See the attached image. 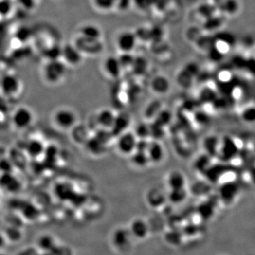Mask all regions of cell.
I'll return each instance as SVG.
<instances>
[{
    "label": "cell",
    "instance_id": "1",
    "mask_svg": "<svg viewBox=\"0 0 255 255\" xmlns=\"http://www.w3.org/2000/svg\"><path fill=\"white\" fill-rule=\"evenodd\" d=\"M67 73V64L63 60H47L43 68L44 80L50 85H57L65 78Z\"/></svg>",
    "mask_w": 255,
    "mask_h": 255
},
{
    "label": "cell",
    "instance_id": "2",
    "mask_svg": "<svg viewBox=\"0 0 255 255\" xmlns=\"http://www.w3.org/2000/svg\"><path fill=\"white\" fill-rule=\"evenodd\" d=\"M133 238L129 228L119 227L112 233V245L120 253H126L131 248Z\"/></svg>",
    "mask_w": 255,
    "mask_h": 255
},
{
    "label": "cell",
    "instance_id": "3",
    "mask_svg": "<svg viewBox=\"0 0 255 255\" xmlns=\"http://www.w3.org/2000/svg\"><path fill=\"white\" fill-rule=\"evenodd\" d=\"M54 121L56 127L62 130H71L77 124V116L71 109L60 108L54 113Z\"/></svg>",
    "mask_w": 255,
    "mask_h": 255
},
{
    "label": "cell",
    "instance_id": "4",
    "mask_svg": "<svg viewBox=\"0 0 255 255\" xmlns=\"http://www.w3.org/2000/svg\"><path fill=\"white\" fill-rule=\"evenodd\" d=\"M138 138L134 132L127 131L118 136L116 147L120 153L124 155H131L136 151Z\"/></svg>",
    "mask_w": 255,
    "mask_h": 255
},
{
    "label": "cell",
    "instance_id": "5",
    "mask_svg": "<svg viewBox=\"0 0 255 255\" xmlns=\"http://www.w3.org/2000/svg\"><path fill=\"white\" fill-rule=\"evenodd\" d=\"M73 43L80 50L82 54H86V55H97L103 48L102 40L90 39L81 36L80 35Z\"/></svg>",
    "mask_w": 255,
    "mask_h": 255
},
{
    "label": "cell",
    "instance_id": "6",
    "mask_svg": "<svg viewBox=\"0 0 255 255\" xmlns=\"http://www.w3.org/2000/svg\"><path fill=\"white\" fill-rule=\"evenodd\" d=\"M21 81L14 74H6L1 80V92L6 97H14L21 90Z\"/></svg>",
    "mask_w": 255,
    "mask_h": 255
},
{
    "label": "cell",
    "instance_id": "7",
    "mask_svg": "<svg viewBox=\"0 0 255 255\" xmlns=\"http://www.w3.org/2000/svg\"><path fill=\"white\" fill-rule=\"evenodd\" d=\"M138 40L136 33L124 31L117 36L116 40V48L121 54L132 53L136 48Z\"/></svg>",
    "mask_w": 255,
    "mask_h": 255
},
{
    "label": "cell",
    "instance_id": "8",
    "mask_svg": "<svg viewBox=\"0 0 255 255\" xmlns=\"http://www.w3.org/2000/svg\"><path fill=\"white\" fill-rule=\"evenodd\" d=\"M12 124L18 129L27 128L34 121V114L30 109L27 107H18L12 116Z\"/></svg>",
    "mask_w": 255,
    "mask_h": 255
},
{
    "label": "cell",
    "instance_id": "9",
    "mask_svg": "<svg viewBox=\"0 0 255 255\" xmlns=\"http://www.w3.org/2000/svg\"><path fill=\"white\" fill-rule=\"evenodd\" d=\"M239 192L238 183L234 181L225 182L219 187V199L225 204H231L236 200Z\"/></svg>",
    "mask_w": 255,
    "mask_h": 255
},
{
    "label": "cell",
    "instance_id": "10",
    "mask_svg": "<svg viewBox=\"0 0 255 255\" xmlns=\"http://www.w3.org/2000/svg\"><path fill=\"white\" fill-rule=\"evenodd\" d=\"M83 54L74 43H68L62 46V57L64 62L69 66H78L82 63Z\"/></svg>",
    "mask_w": 255,
    "mask_h": 255
},
{
    "label": "cell",
    "instance_id": "11",
    "mask_svg": "<svg viewBox=\"0 0 255 255\" xmlns=\"http://www.w3.org/2000/svg\"><path fill=\"white\" fill-rule=\"evenodd\" d=\"M104 72L112 79H118L121 77L123 70L119 57L116 56H108L105 59L103 63Z\"/></svg>",
    "mask_w": 255,
    "mask_h": 255
},
{
    "label": "cell",
    "instance_id": "12",
    "mask_svg": "<svg viewBox=\"0 0 255 255\" xmlns=\"http://www.w3.org/2000/svg\"><path fill=\"white\" fill-rule=\"evenodd\" d=\"M146 200L149 206L158 209L164 204L167 200V195L159 188L153 187L146 193Z\"/></svg>",
    "mask_w": 255,
    "mask_h": 255
},
{
    "label": "cell",
    "instance_id": "13",
    "mask_svg": "<svg viewBox=\"0 0 255 255\" xmlns=\"http://www.w3.org/2000/svg\"><path fill=\"white\" fill-rule=\"evenodd\" d=\"M129 229L131 232L133 237L139 240H143L148 237L150 233V226L147 221L143 219H134L130 223Z\"/></svg>",
    "mask_w": 255,
    "mask_h": 255
},
{
    "label": "cell",
    "instance_id": "14",
    "mask_svg": "<svg viewBox=\"0 0 255 255\" xmlns=\"http://www.w3.org/2000/svg\"><path fill=\"white\" fill-rule=\"evenodd\" d=\"M117 114L114 113L113 110L110 109H102L100 111L96 113V122H97L99 128L108 129L111 130L115 121H116Z\"/></svg>",
    "mask_w": 255,
    "mask_h": 255
},
{
    "label": "cell",
    "instance_id": "15",
    "mask_svg": "<svg viewBox=\"0 0 255 255\" xmlns=\"http://www.w3.org/2000/svg\"><path fill=\"white\" fill-rule=\"evenodd\" d=\"M46 147L43 141L37 138H33L28 141L25 144L24 150L26 155L36 160L43 156L46 151Z\"/></svg>",
    "mask_w": 255,
    "mask_h": 255
},
{
    "label": "cell",
    "instance_id": "16",
    "mask_svg": "<svg viewBox=\"0 0 255 255\" xmlns=\"http://www.w3.org/2000/svg\"><path fill=\"white\" fill-rule=\"evenodd\" d=\"M238 152V147L234 141L230 138H225L223 141H220V148L219 154L222 159L226 160H232L237 155Z\"/></svg>",
    "mask_w": 255,
    "mask_h": 255
},
{
    "label": "cell",
    "instance_id": "17",
    "mask_svg": "<svg viewBox=\"0 0 255 255\" xmlns=\"http://www.w3.org/2000/svg\"><path fill=\"white\" fill-rule=\"evenodd\" d=\"M71 138L76 144L85 146L90 137V128L84 124H76L71 130Z\"/></svg>",
    "mask_w": 255,
    "mask_h": 255
},
{
    "label": "cell",
    "instance_id": "18",
    "mask_svg": "<svg viewBox=\"0 0 255 255\" xmlns=\"http://www.w3.org/2000/svg\"><path fill=\"white\" fill-rule=\"evenodd\" d=\"M147 155L150 163L158 164L161 163L164 157V150L160 141H150L148 149L147 150Z\"/></svg>",
    "mask_w": 255,
    "mask_h": 255
},
{
    "label": "cell",
    "instance_id": "19",
    "mask_svg": "<svg viewBox=\"0 0 255 255\" xmlns=\"http://www.w3.org/2000/svg\"><path fill=\"white\" fill-rule=\"evenodd\" d=\"M130 121L131 119L128 113L124 112L117 114L114 125L111 130L113 136L118 137L127 131L128 128L130 124Z\"/></svg>",
    "mask_w": 255,
    "mask_h": 255
},
{
    "label": "cell",
    "instance_id": "20",
    "mask_svg": "<svg viewBox=\"0 0 255 255\" xmlns=\"http://www.w3.org/2000/svg\"><path fill=\"white\" fill-rule=\"evenodd\" d=\"M84 146L90 154L95 156L103 155L104 152L107 151L108 147V146L102 142L96 136L90 137L88 142Z\"/></svg>",
    "mask_w": 255,
    "mask_h": 255
},
{
    "label": "cell",
    "instance_id": "21",
    "mask_svg": "<svg viewBox=\"0 0 255 255\" xmlns=\"http://www.w3.org/2000/svg\"><path fill=\"white\" fill-rule=\"evenodd\" d=\"M1 187L11 193L18 192L21 189V183L15 175L11 173H2L1 177Z\"/></svg>",
    "mask_w": 255,
    "mask_h": 255
},
{
    "label": "cell",
    "instance_id": "22",
    "mask_svg": "<svg viewBox=\"0 0 255 255\" xmlns=\"http://www.w3.org/2000/svg\"><path fill=\"white\" fill-rule=\"evenodd\" d=\"M170 85L169 80L163 75L154 77L150 82V88L155 94L163 95L169 91Z\"/></svg>",
    "mask_w": 255,
    "mask_h": 255
},
{
    "label": "cell",
    "instance_id": "23",
    "mask_svg": "<svg viewBox=\"0 0 255 255\" xmlns=\"http://www.w3.org/2000/svg\"><path fill=\"white\" fill-rule=\"evenodd\" d=\"M57 243V239L54 236L51 234H43L37 239L36 247L40 251H54Z\"/></svg>",
    "mask_w": 255,
    "mask_h": 255
},
{
    "label": "cell",
    "instance_id": "24",
    "mask_svg": "<svg viewBox=\"0 0 255 255\" xmlns=\"http://www.w3.org/2000/svg\"><path fill=\"white\" fill-rule=\"evenodd\" d=\"M167 183L169 189L186 188V178L180 171L174 170L167 176Z\"/></svg>",
    "mask_w": 255,
    "mask_h": 255
},
{
    "label": "cell",
    "instance_id": "25",
    "mask_svg": "<svg viewBox=\"0 0 255 255\" xmlns=\"http://www.w3.org/2000/svg\"><path fill=\"white\" fill-rule=\"evenodd\" d=\"M79 35L90 39L101 40L102 31L96 25L88 24L83 25L79 31Z\"/></svg>",
    "mask_w": 255,
    "mask_h": 255
},
{
    "label": "cell",
    "instance_id": "26",
    "mask_svg": "<svg viewBox=\"0 0 255 255\" xmlns=\"http://www.w3.org/2000/svg\"><path fill=\"white\" fill-rule=\"evenodd\" d=\"M2 233L7 237L8 242L12 243L20 242L23 239V236H24L21 227L15 226V225H8L6 227L4 231H2Z\"/></svg>",
    "mask_w": 255,
    "mask_h": 255
},
{
    "label": "cell",
    "instance_id": "27",
    "mask_svg": "<svg viewBox=\"0 0 255 255\" xmlns=\"http://www.w3.org/2000/svg\"><path fill=\"white\" fill-rule=\"evenodd\" d=\"M197 213L200 219L204 220L211 219L215 213V207L210 201H203L200 203L197 208Z\"/></svg>",
    "mask_w": 255,
    "mask_h": 255
},
{
    "label": "cell",
    "instance_id": "28",
    "mask_svg": "<svg viewBox=\"0 0 255 255\" xmlns=\"http://www.w3.org/2000/svg\"><path fill=\"white\" fill-rule=\"evenodd\" d=\"M130 160L131 163L138 168H145L150 163L148 155L146 152L135 151L130 155Z\"/></svg>",
    "mask_w": 255,
    "mask_h": 255
},
{
    "label": "cell",
    "instance_id": "29",
    "mask_svg": "<svg viewBox=\"0 0 255 255\" xmlns=\"http://www.w3.org/2000/svg\"><path fill=\"white\" fill-rule=\"evenodd\" d=\"M187 197V190L186 188L178 189H170L167 194V200L173 204L182 203Z\"/></svg>",
    "mask_w": 255,
    "mask_h": 255
},
{
    "label": "cell",
    "instance_id": "30",
    "mask_svg": "<svg viewBox=\"0 0 255 255\" xmlns=\"http://www.w3.org/2000/svg\"><path fill=\"white\" fill-rule=\"evenodd\" d=\"M43 55L47 60H59L62 57V46L51 45L43 51Z\"/></svg>",
    "mask_w": 255,
    "mask_h": 255
},
{
    "label": "cell",
    "instance_id": "31",
    "mask_svg": "<svg viewBox=\"0 0 255 255\" xmlns=\"http://www.w3.org/2000/svg\"><path fill=\"white\" fill-rule=\"evenodd\" d=\"M147 63L143 57H135L134 63L132 67L131 71L137 76L144 75L147 71Z\"/></svg>",
    "mask_w": 255,
    "mask_h": 255
},
{
    "label": "cell",
    "instance_id": "32",
    "mask_svg": "<svg viewBox=\"0 0 255 255\" xmlns=\"http://www.w3.org/2000/svg\"><path fill=\"white\" fill-rule=\"evenodd\" d=\"M93 5L101 12H109L116 6L117 0H91Z\"/></svg>",
    "mask_w": 255,
    "mask_h": 255
},
{
    "label": "cell",
    "instance_id": "33",
    "mask_svg": "<svg viewBox=\"0 0 255 255\" xmlns=\"http://www.w3.org/2000/svg\"><path fill=\"white\" fill-rule=\"evenodd\" d=\"M134 133L138 139H147L150 137V125L147 123H139L135 128Z\"/></svg>",
    "mask_w": 255,
    "mask_h": 255
},
{
    "label": "cell",
    "instance_id": "34",
    "mask_svg": "<svg viewBox=\"0 0 255 255\" xmlns=\"http://www.w3.org/2000/svg\"><path fill=\"white\" fill-rule=\"evenodd\" d=\"M220 142L215 137H209L205 141L204 146L208 155L212 154H219L220 148Z\"/></svg>",
    "mask_w": 255,
    "mask_h": 255
},
{
    "label": "cell",
    "instance_id": "35",
    "mask_svg": "<svg viewBox=\"0 0 255 255\" xmlns=\"http://www.w3.org/2000/svg\"><path fill=\"white\" fill-rule=\"evenodd\" d=\"M134 56L132 55L131 53H122L119 56L120 63L122 66L123 70H130L131 71L133 63L135 60Z\"/></svg>",
    "mask_w": 255,
    "mask_h": 255
},
{
    "label": "cell",
    "instance_id": "36",
    "mask_svg": "<svg viewBox=\"0 0 255 255\" xmlns=\"http://www.w3.org/2000/svg\"><path fill=\"white\" fill-rule=\"evenodd\" d=\"M164 136V127H162L161 125L153 121V123L150 125V137L154 141H160V140H161Z\"/></svg>",
    "mask_w": 255,
    "mask_h": 255
},
{
    "label": "cell",
    "instance_id": "37",
    "mask_svg": "<svg viewBox=\"0 0 255 255\" xmlns=\"http://www.w3.org/2000/svg\"><path fill=\"white\" fill-rule=\"evenodd\" d=\"M160 111H161V105L160 102H152V103L147 106L146 108L145 115L148 119L154 118L155 119Z\"/></svg>",
    "mask_w": 255,
    "mask_h": 255
},
{
    "label": "cell",
    "instance_id": "38",
    "mask_svg": "<svg viewBox=\"0 0 255 255\" xmlns=\"http://www.w3.org/2000/svg\"><path fill=\"white\" fill-rule=\"evenodd\" d=\"M241 118L242 121L247 124H254L255 123V107H248L244 109Z\"/></svg>",
    "mask_w": 255,
    "mask_h": 255
},
{
    "label": "cell",
    "instance_id": "39",
    "mask_svg": "<svg viewBox=\"0 0 255 255\" xmlns=\"http://www.w3.org/2000/svg\"><path fill=\"white\" fill-rule=\"evenodd\" d=\"M171 120V114L169 111L166 110H161L157 115L155 119H154V122L161 125L162 127H165Z\"/></svg>",
    "mask_w": 255,
    "mask_h": 255
},
{
    "label": "cell",
    "instance_id": "40",
    "mask_svg": "<svg viewBox=\"0 0 255 255\" xmlns=\"http://www.w3.org/2000/svg\"><path fill=\"white\" fill-rule=\"evenodd\" d=\"M136 8L141 12L149 10L154 5V0H132Z\"/></svg>",
    "mask_w": 255,
    "mask_h": 255
},
{
    "label": "cell",
    "instance_id": "41",
    "mask_svg": "<svg viewBox=\"0 0 255 255\" xmlns=\"http://www.w3.org/2000/svg\"><path fill=\"white\" fill-rule=\"evenodd\" d=\"M200 99L201 101L204 102L205 103H211L210 102H214L216 101V96L215 92L213 91L212 89L206 88L205 90H202L201 93L200 94ZM203 102V103H204Z\"/></svg>",
    "mask_w": 255,
    "mask_h": 255
},
{
    "label": "cell",
    "instance_id": "42",
    "mask_svg": "<svg viewBox=\"0 0 255 255\" xmlns=\"http://www.w3.org/2000/svg\"><path fill=\"white\" fill-rule=\"evenodd\" d=\"M210 159H211L210 155L207 154V155H203V157L197 160L195 166L197 169H199L198 171H203V172L207 171L208 168L210 167V164H211Z\"/></svg>",
    "mask_w": 255,
    "mask_h": 255
},
{
    "label": "cell",
    "instance_id": "43",
    "mask_svg": "<svg viewBox=\"0 0 255 255\" xmlns=\"http://www.w3.org/2000/svg\"><path fill=\"white\" fill-rule=\"evenodd\" d=\"M13 4L12 0H1V16L7 17L12 12Z\"/></svg>",
    "mask_w": 255,
    "mask_h": 255
},
{
    "label": "cell",
    "instance_id": "44",
    "mask_svg": "<svg viewBox=\"0 0 255 255\" xmlns=\"http://www.w3.org/2000/svg\"><path fill=\"white\" fill-rule=\"evenodd\" d=\"M14 164L10 158H2L1 161V169L2 173H11L13 170Z\"/></svg>",
    "mask_w": 255,
    "mask_h": 255
},
{
    "label": "cell",
    "instance_id": "45",
    "mask_svg": "<svg viewBox=\"0 0 255 255\" xmlns=\"http://www.w3.org/2000/svg\"><path fill=\"white\" fill-rule=\"evenodd\" d=\"M30 36L31 32L29 29L28 28H21L17 32L16 38L17 40L24 43L30 38Z\"/></svg>",
    "mask_w": 255,
    "mask_h": 255
},
{
    "label": "cell",
    "instance_id": "46",
    "mask_svg": "<svg viewBox=\"0 0 255 255\" xmlns=\"http://www.w3.org/2000/svg\"><path fill=\"white\" fill-rule=\"evenodd\" d=\"M40 250L36 246H27L20 250L16 255H38Z\"/></svg>",
    "mask_w": 255,
    "mask_h": 255
},
{
    "label": "cell",
    "instance_id": "47",
    "mask_svg": "<svg viewBox=\"0 0 255 255\" xmlns=\"http://www.w3.org/2000/svg\"><path fill=\"white\" fill-rule=\"evenodd\" d=\"M53 252L56 255H73L71 249L65 245H60L58 244Z\"/></svg>",
    "mask_w": 255,
    "mask_h": 255
},
{
    "label": "cell",
    "instance_id": "48",
    "mask_svg": "<svg viewBox=\"0 0 255 255\" xmlns=\"http://www.w3.org/2000/svg\"><path fill=\"white\" fill-rule=\"evenodd\" d=\"M150 141L147 139H138L136 144V151L146 152L148 149Z\"/></svg>",
    "mask_w": 255,
    "mask_h": 255
},
{
    "label": "cell",
    "instance_id": "49",
    "mask_svg": "<svg viewBox=\"0 0 255 255\" xmlns=\"http://www.w3.org/2000/svg\"><path fill=\"white\" fill-rule=\"evenodd\" d=\"M20 5L27 10H31L35 7V1L34 0H18Z\"/></svg>",
    "mask_w": 255,
    "mask_h": 255
},
{
    "label": "cell",
    "instance_id": "50",
    "mask_svg": "<svg viewBox=\"0 0 255 255\" xmlns=\"http://www.w3.org/2000/svg\"><path fill=\"white\" fill-rule=\"evenodd\" d=\"M132 0H117L116 7L121 11L127 10L130 6Z\"/></svg>",
    "mask_w": 255,
    "mask_h": 255
},
{
    "label": "cell",
    "instance_id": "51",
    "mask_svg": "<svg viewBox=\"0 0 255 255\" xmlns=\"http://www.w3.org/2000/svg\"><path fill=\"white\" fill-rule=\"evenodd\" d=\"M38 255H56L54 252L51 251H40Z\"/></svg>",
    "mask_w": 255,
    "mask_h": 255
},
{
    "label": "cell",
    "instance_id": "52",
    "mask_svg": "<svg viewBox=\"0 0 255 255\" xmlns=\"http://www.w3.org/2000/svg\"><path fill=\"white\" fill-rule=\"evenodd\" d=\"M9 255L8 254H7V253H4L3 252H1V255Z\"/></svg>",
    "mask_w": 255,
    "mask_h": 255
}]
</instances>
